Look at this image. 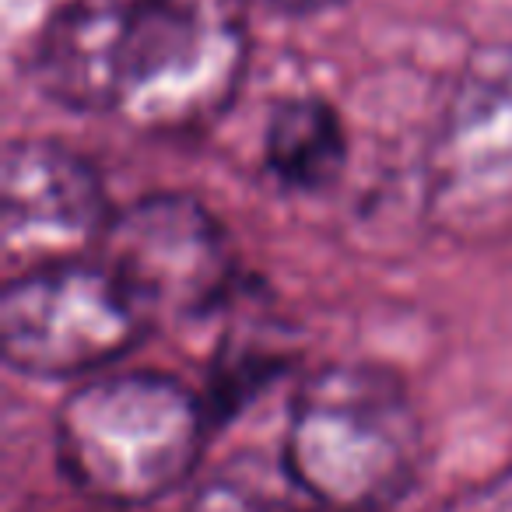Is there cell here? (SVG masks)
I'll list each match as a JSON object with an SVG mask.
<instances>
[{
	"mask_svg": "<svg viewBox=\"0 0 512 512\" xmlns=\"http://www.w3.org/2000/svg\"><path fill=\"white\" fill-rule=\"evenodd\" d=\"M186 512H330L295 484L278 463L264 467L260 456H239L228 467L214 470L190 498Z\"/></svg>",
	"mask_w": 512,
	"mask_h": 512,
	"instance_id": "cell-9",
	"label": "cell"
},
{
	"mask_svg": "<svg viewBox=\"0 0 512 512\" xmlns=\"http://www.w3.org/2000/svg\"><path fill=\"white\" fill-rule=\"evenodd\" d=\"M264 165L285 190H330L348 165V130L341 113L316 95L281 102L264 134Z\"/></svg>",
	"mask_w": 512,
	"mask_h": 512,
	"instance_id": "cell-8",
	"label": "cell"
},
{
	"mask_svg": "<svg viewBox=\"0 0 512 512\" xmlns=\"http://www.w3.org/2000/svg\"><path fill=\"white\" fill-rule=\"evenodd\" d=\"M113 221L92 162L53 141H11L0 165V235L11 264H64L99 246Z\"/></svg>",
	"mask_w": 512,
	"mask_h": 512,
	"instance_id": "cell-6",
	"label": "cell"
},
{
	"mask_svg": "<svg viewBox=\"0 0 512 512\" xmlns=\"http://www.w3.org/2000/svg\"><path fill=\"white\" fill-rule=\"evenodd\" d=\"M207 404L162 372L99 376L57 414V460L67 481L99 505L141 509L197 470Z\"/></svg>",
	"mask_w": 512,
	"mask_h": 512,
	"instance_id": "cell-2",
	"label": "cell"
},
{
	"mask_svg": "<svg viewBox=\"0 0 512 512\" xmlns=\"http://www.w3.org/2000/svg\"><path fill=\"white\" fill-rule=\"evenodd\" d=\"M246 64V0H120L113 116L193 134L232 106Z\"/></svg>",
	"mask_w": 512,
	"mask_h": 512,
	"instance_id": "cell-3",
	"label": "cell"
},
{
	"mask_svg": "<svg viewBox=\"0 0 512 512\" xmlns=\"http://www.w3.org/2000/svg\"><path fill=\"white\" fill-rule=\"evenodd\" d=\"M151 320L106 264L32 267L0 295V351L36 379L92 376L148 334Z\"/></svg>",
	"mask_w": 512,
	"mask_h": 512,
	"instance_id": "cell-4",
	"label": "cell"
},
{
	"mask_svg": "<svg viewBox=\"0 0 512 512\" xmlns=\"http://www.w3.org/2000/svg\"><path fill=\"white\" fill-rule=\"evenodd\" d=\"M428 512H512V467H502L498 474L442 498Z\"/></svg>",
	"mask_w": 512,
	"mask_h": 512,
	"instance_id": "cell-11",
	"label": "cell"
},
{
	"mask_svg": "<svg viewBox=\"0 0 512 512\" xmlns=\"http://www.w3.org/2000/svg\"><path fill=\"white\" fill-rule=\"evenodd\" d=\"M421 414L390 369L341 362L292 400L281 463L330 512H386L421 470Z\"/></svg>",
	"mask_w": 512,
	"mask_h": 512,
	"instance_id": "cell-1",
	"label": "cell"
},
{
	"mask_svg": "<svg viewBox=\"0 0 512 512\" xmlns=\"http://www.w3.org/2000/svg\"><path fill=\"white\" fill-rule=\"evenodd\" d=\"M102 512H137V509H113V505H102Z\"/></svg>",
	"mask_w": 512,
	"mask_h": 512,
	"instance_id": "cell-13",
	"label": "cell"
},
{
	"mask_svg": "<svg viewBox=\"0 0 512 512\" xmlns=\"http://www.w3.org/2000/svg\"><path fill=\"white\" fill-rule=\"evenodd\" d=\"M288 362H292V348H285L281 337H271L260 327L232 330L221 341L211 386H207L204 404L211 411V421L232 418L264 386H271L288 369Z\"/></svg>",
	"mask_w": 512,
	"mask_h": 512,
	"instance_id": "cell-10",
	"label": "cell"
},
{
	"mask_svg": "<svg viewBox=\"0 0 512 512\" xmlns=\"http://www.w3.org/2000/svg\"><path fill=\"white\" fill-rule=\"evenodd\" d=\"M99 260L151 323L204 320L232 299L239 281L225 225L186 193H151L116 211Z\"/></svg>",
	"mask_w": 512,
	"mask_h": 512,
	"instance_id": "cell-5",
	"label": "cell"
},
{
	"mask_svg": "<svg viewBox=\"0 0 512 512\" xmlns=\"http://www.w3.org/2000/svg\"><path fill=\"white\" fill-rule=\"evenodd\" d=\"M120 0H74L39 32L29 57L36 88L74 113H113Z\"/></svg>",
	"mask_w": 512,
	"mask_h": 512,
	"instance_id": "cell-7",
	"label": "cell"
},
{
	"mask_svg": "<svg viewBox=\"0 0 512 512\" xmlns=\"http://www.w3.org/2000/svg\"><path fill=\"white\" fill-rule=\"evenodd\" d=\"M267 8L274 11H292V15H309V11H323V8H334L341 0H260Z\"/></svg>",
	"mask_w": 512,
	"mask_h": 512,
	"instance_id": "cell-12",
	"label": "cell"
}]
</instances>
